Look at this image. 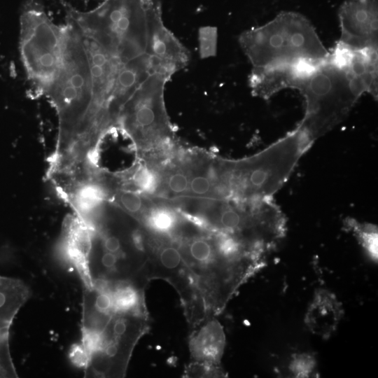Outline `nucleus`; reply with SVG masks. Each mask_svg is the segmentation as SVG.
Instances as JSON below:
<instances>
[{
  "mask_svg": "<svg viewBox=\"0 0 378 378\" xmlns=\"http://www.w3.org/2000/svg\"><path fill=\"white\" fill-rule=\"evenodd\" d=\"M293 368L292 370L295 372L298 375L308 374L314 368V360L309 358H295L293 363Z\"/></svg>",
  "mask_w": 378,
  "mask_h": 378,
  "instance_id": "obj_20",
  "label": "nucleus"
},
{
  "mask_svg": "<svg viewBox=\"0 0 378 378\" xmlns=\"http://www.w3.org/2000/svg\"><path fill=\"white\" fill-rule=\"evenodd\" d=\"M240 46L253 67L320 62L329 52L303 15L282 11L265 24L244 31Z\"/></svg>",
  "mask_w": 378,
  "mask_h": 378,
  "instance_id": "obj_4",
  "label": "nucleus"
},
{
  "mask_svg": "<svg viewBox=\"0 0 378 378\" xmlns=\"http://www.w3.org/2000/svg\"><path fill=\"white\" fill-rule=\"evenodd\" d=\"M103 251H108L120 256L122 244L121 241L117 237L114 235H108L103 239L102 243Z\"/></svg>",
  "mask_w": 378,
  "mask_h": 378,
  "instance_id": "obj_21",
  "label": "nucleus"
},
{
  "mask_svg": "<svg viewBox=\"0 0 378 378\" xmlns=\"http://www.w3.org/2000/svg\"><path fill=\"white\" fill-rule=\"evenodd\" d=\"M29 296V290L22 281L0 276V328H10Z\"/></svg>",
  "mask_w": 378,
  "mask_h": 378,
  "instance_id": "obj_13",
  "label": "nucleus"
},
{
  "mask_svg": "<svg viewBox=\"0 0 378 378\" xmlns=\"http://www.w3.org/2000/svg\"><path fill=\"white\" fill-rule=\"evenodd\" d=\"M342 315L340 303L330 293L319 290L306 315V323L314 332L328 336L336 328Z\"/></svg>",
  "mask_w": 378,
  "mask_h": 378,
  "instance_id": "obj_12",
  "label": "nucleus"
},
{
  "mask_svg": "<svg viewBox=\"0 0 378 378\" xmlns=\"http://www.w3.org/2000/svg\"><path fill=\"white\" fill-rule=\"evenodd\" d=\"M157 258L159 268L167 273L178 272L186 265L181 251L172 245L161 247Z\"/></svg>",
  "mask_w": 378,
  "mask_h": 378,
  "instance_id": "obj_15",
  "label": "nucleus"
},
{
  "mask_svg": "<svg viewBox=\"0 0 378 378\" xmlns=\"http://www.w3.org/2000/svg\"><path fill=\"white\" fill-rule=\"evenodd\" d=\"M167 80L155 78L141 88L122 109L118 125L139 148H155L172 139V131L164 103Z\"/></svg>",
  "mask_w": 378,
  "mask_h": 378,
  "instance_id": "obj_8",
  "label": "nucleus"
},
{
  "mask_svg": "<svg viewBox=\"0 0 378 378\" xmlns=\"http://www.w3.org/2000/svg\"><path fill=\"white\" fill-rule=\"evenodd\" d=\"M314 141L299 125L251 156L217 159L214 169L221 199L250 200L272 197L287 181Z\"/></svg>",
  "mask_w": 378,
  "mask_h": 378,
  "instance_id": "obj_2",
  "label": "nucleus"
},
{
  "mask_svg": "<svg viewBox=\"0 0 378 378\" xmlns=\"http://www.w3.org/2000/svg\"><path fill=\"white\" fill-rule=\"evenodd\" d=\"M145 326L144 312H127L115 308L99 331L82 339L79 354L85 375L122 377Z\"/></svg>",
  "mask_w": 378,
  "mask_h": 378,
  "instance_id": "obj_7",
  "label": "nucleus"
},
{
  "mask_svg": "<svg viewBox=\"0 0 378 378\" xmlns=\"http://www.w3.org/2000/svg\"><path fill=\"white\" fill-rule=\"evenodd\" d=\"M146 223L156 232L165 233L174 227L176 224V217L168 209L157 207L147 213Z\"/></svg>",
  "mask_w": 378,
  "mask_h": 378,
  "instance_id": "obj_16",
  "label": "nucleus"
},
{
  "mask_svg": "<svg viewBox=\"0 0 378 378\" xmlns=\"http://www.w3.org/2000/svg\"><path fill=\"white\" fill-rule=\"evenodd\" d=\"M225 346L222 327L216 320L207 321L190 339L191 354L198 363L218 368Z\"/></svg>",
  "mask_w": 378,
  "mask_h": 378,
  "instance_id": "obj_11",
  "label": "nucleus"
},
{
  "mask_svg": "<svg viewBox=\"0 0 378 378\" xmlns=\"http://www.w3.org/2000/svg\"><path fill=\"white\" fill-rule=\"evenodd\" d=\"M158 182V178L155 172L150 169L143 167L139 169L134 176L135 186L146 192H153L155 191Z\"/></svg>",
  "mask_w": 378,
  "mask_h": 378,
  "instance_id": "obj_19",
  "label": "nucleus"
},
{
  "mask_svg": "<svg viewBox=\"0 0 378 378\" xmlns=\"http://www.w3.org/2000/svg\"><path fill=\"white\" fill-rule=\"evenodd\" d=\"M297 90L306 103L298 125L314 141L341 123L367 92L334 50L302 79Z\"/></svg>",
  "mask_w": 378,
  "mask_h": 378,
  "instance_id": "obj_3",
  "label": "nucleus"
},
{
  "mask_svg": "<svg viewBox=\"0 0 378 378\" xmlns=\"http://www.w3.org/2000/svg\"><path fill=\"white\" fill-rule=\"evenodd\" d=\"M200 53L202 58L214 56L217 50V29L214 27H203L199 31Z\"/></svg>",
  "mask_w": 378,
  "mask_h": 378,
  "instance_id": "obj_17",
  "label": "nucleus"
},
{
  "mask_svg": "<svg viewBox=\"0 0 378 378\" xmlns=\"http://www.w3.org/2000/svg\"><path fill=\"white\" fill-rule=\"evenodd\" d=\"M120 205L128 213L141 215L146 210L144 199L138 193L131 190H122L118 196Z\"/></svg>",
  "mask_w": 378,
  "mask_h": 378,
  "instance_id": "obj_18",
  "label": "nucleus"
},
{
  "mask_svg": "<svg viewBox=\"0 0 378 378\" xmlns=\"http://www.w3.org/2000/svg\"><path fill=\"white\" fill-rule=\"evenodd\" d=\"M320 62L302 61L253 67L248 80L251 92L254 96L269 99L284 89H296L301 80Z\"/></svg>",
  "mask_w": 378,
  "mask_h": 378,
  "instance_id": "obj_10",
  "label": "nucleus"
},
{
  "mask_svg": "<svg viewBox=\"0 0 378 378\" xmlns=\"http://www.w3.org/2000/svg\"><path fill=\"white\" fill-rule=\"evenodd\" d=\"M64 50L59 71L46 97L59 115L62 138L83 137L92 104V84L87 55L73 26L66 21Z\"/></svg>",
  "mask_w": 378,
  "mask_h": 378,
  "instance_id": "obj_5",
  "label": "nucleus"
},
{
  "mask_svg": "<svg viewBox=\"0 0 378 378\" xmlns=\"http://www.w3.org/2000/svg\"><path fill=\"white\" fill-rule=\"evenodd\" d=\"M19 48L31 94L46 96L62 62L64 31L36 0H27L22 7Z\"/></svg>",
  "mask_w": 378,
  "mask_h": 378,
  "instance_id": "obj_6",
  "label": "nucleus"
},
{
  "mask_svg": "<svg viewBox=\"0 0 378 378\" xmlns=\"http://www.w3.org/2000/svg\"><path fill=\"white\" fill-rule=\"evenodd\" d=\"M345 225L351 230L365 251L374 260L377 259V228L373 224L347 218Z\"/></svg>",
  "mask_w": 378,
  "mask_h": 378,
  "instance_id": "obj_14",
  "label": "nucleus"
},
{
  "mask_svg": "<svg viewBox=\"0 0 378 378\" xmlns=\"http://www.w3.org/2000/svg\"><path fill=\"white\" fill-rule=\"evenodd\" d=\"M84 47L92 84V112L118 120L127 103L157 76L181 70L173 34L158 0H104L66 15Z\"/></svg>",
  "mask_w": 378,
  "mask_h": 378,
  "instance_id": "obj_1",
  "label": "nucleus"
},
{
  "mask_svg": "<svg viewBox=\"0 0 378 378\" xmlns=\"http://www.w3.org/2000/svg\"><path fill=\"white\" fill-rule=\"evenodd\" d=\"M339 43L354 50H377V0H346L338 12Z\"/></svg>",
  "mask_w": 378,
  "mask_h": 378,
  "instance_id": "obj_9",
  "label": "nucleus"
}]
</instances>
